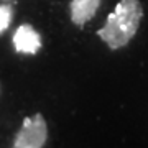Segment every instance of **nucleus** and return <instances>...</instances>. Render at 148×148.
I'll return each instance as SVG.
<instances>
[{"label": "nucleus", "instance_id": "f257e3e1", "mask_svg": "<svg viewBox=\"0 0 148 148\" xmlns=\"http://www.w3.org/2000/svg\"><path fill=\"white\" fill-rule=\"evenodd\" d=\"M142 16L143 10L138 0H120L97 32V36L110 49H119L135 36Z\"/></svg>", "mask_w": 148, "mask_h": 148}, {"label": "nucleus", "instance_id": "f03ea898", "mask_svg": "<svg viewBox=\"0 0 148 148\" xmlns=\"http://www.w3.org/2000/svg\"><path fill=\"white\" fill-rule=\"evenodd\" d=\"M48 127L40 114L23 120L20 132L16 133L13 147L16 148H40L46 143Z\"/></svg>", "mask_w": 148, "mask_h": 148}, {"label": "nucleus", "instance_id": "7ed1b4c3", "mask_svg": "<svg viewBox=\"0 0 148 148\" xmlns=\"http://www.w3.org/2000/svg\"><path fill=\"white\" fill-rule=\"evenodd\" d=\"M13 45L18 53L35 54L41 48V38L33 27L21 25L16 28L15 35H13Z\"/></svg>", "mask_w": 148, "mask_h": 148}, {"label": "nucleus", "instance_id": "20e7f679", "mask_svg": "<svg viewBox=\"0 0 148 148\" xmlns=\"http://www.w3.org/2000/svg\"><path fill=\"white\" fill-rule=\"evenodd\" d=\"M101 0H71V20L77 27H82L99 10Z\"/></svg>", "mask_w": 148, "mask_h": 148}, {"label": "nucleus", "instance_id": "39448f33", "mask_svg": "<svg viewBox=\"0 0 148 148\" xmlns=\"http://www.w3.org/2000/svg\"><path fill=\"white\" fill-rule=\"evenodd\" d=\"M12 21V8L8 5H0V33L5 32Z\"/></svg>", "mask_w": 148, "mask_h": 148}]
</instances>
